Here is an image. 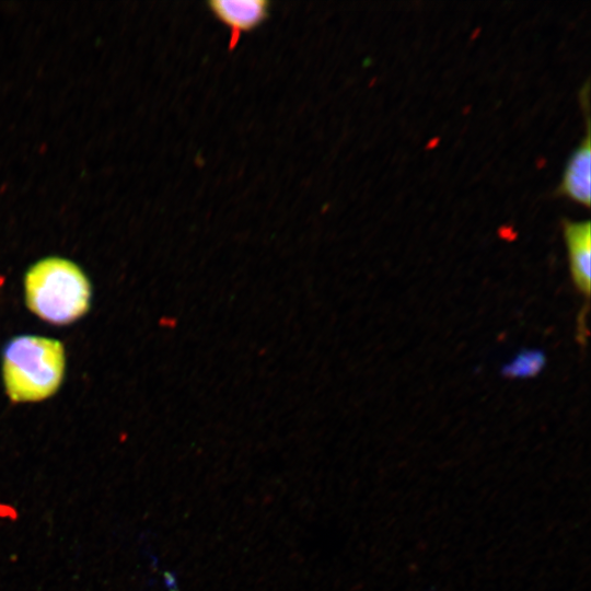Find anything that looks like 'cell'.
Here are the masks:
<instances>
[{
  "label": "cell",
  "instance_id": "1",
  "mask_svg": "<svg viewBox=\"0 0 591 591\" xmlns=\"http://www.w3.org/2000/svg\"><path fill=\"white\" fill-rule=\"evenodd\" d=\"M25 299L30 310L53 324H68L89 309L91 288L80 267L69 259L46 257L25 276Z\"/></svg>",
  "mask_w": 591,
  "mask_h": 591
},
{
  "label": "cell",
  "instance_id": "2",
  "mask_svg": "<svg viewBox=\"0 0 591 591\" xmlns=\"http://www.w3.org/2000/svg\"><path fill=\"white\" fill-rule=\"evenodd\" d=\"M65 349L60 341L39 336H20L3 355V381L14 402H37L53 395L65 372Z\"/></svg>",
  "mask_w": 591,
  "mask_h": 591
},
{
  "label": "cell",
  "instance_id": "3",
  "mask_svg": "<svg viewBox=\"0 0 591 591\" xmlns=\"http://www.w3.org/2000/svg\"><path fill=\"white\" fill-rule=\"evenodd\" d=\"M206 4L230 31V50L237 45L242 34L256 30L269 18L271 7L266 0H210Z\"/></svg>",
  "mask_w": 591,
  "mask_h": 591
},
{
  "label": "cell",
  "instance_id": "4",
  "mask_svg": "<svg viewBox=\"0 0 591 591\" xmlns=\"http://www.w3.org/2000/svg\"><path fill=\"white\" fill-rule=\"evenodd\" d=\"M591 140H590V119L589 109H587V130L586 136L571 152L566 162L561 181L556 189L557 194L569 197L570 199L590 206L591 200Z\"/></svg>",
  "mask_w": 591,
  "mask_h": 591
},
{
  "label": "cell",
  "instance_id": "5",
  "mask_svg": "<svg viewBox=\"0 0 591 591\" xmlns=\"http://www.w3.org/2000/svg\"><path fill=\"white\" fill-rule=\"evenodd\" d=\"M570 273L576 287L587 297L591 288V225L589 220H564Z\"/></svg>",
  "mask_w": 591,
  "mask_h": 591
},
{
  "label": "cell",
  "instance_id": "6",
  "mask_svg": "<svg viewBox=\"0 0 591 591\" xmlns=\"http://www.w3.org/2000/svg\"><path fill=\"white\" fill-rule=\"evenodd\" d=\"M545 366V356L540 350H524L503 368V374L511 378L536 375Z\"/></svg>",
  "mask_w": 591,
  "mask_h": 591
}]
</instances>
